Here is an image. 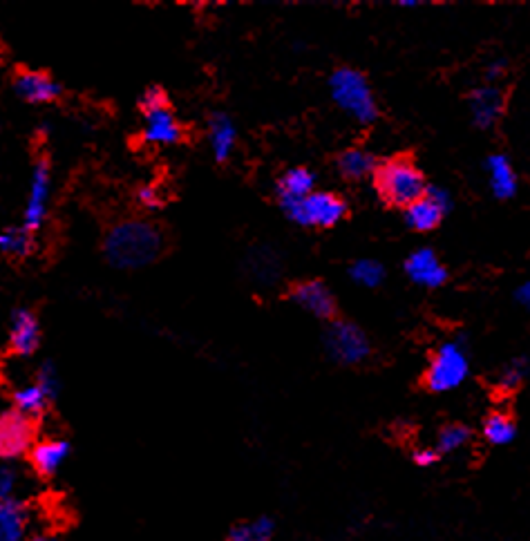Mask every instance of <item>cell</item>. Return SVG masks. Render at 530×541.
Segmentation results:
<instances>
[{"label":"cell","instance_id":"6da1fadb","mask_svg":"<svg viewBox=\"0 0 530 541\" xmlns=\"http://www.w3.org/2000/svg\"><path fill=\"white\" fill-rule=\"evenodd\" d=\"M164 233L146 220H126L112 226L103 237V255L110 267L135 271L153 264L164 253Z\"/></svg>","mask_w":530,"mask_h":541},{"label":"cell","instance_id":"7a4b0ae2","mask_svg":"<svg viewBox=\"0 0 530 541\" xmlns=\"http://www.w3.org/2000/svg\"><path fill=\"white\" fill-rule=\"evenodd\" d=\"M374 184L383 202L403 208L428 193L421 170L405 157H394L378 164L374 170Z\"/></svg>","mask_w":530,"mask_h":541},{"label":"cell","instance_id":"3957f363","mask_svg":"<svg viewBox=\"0 0 530 541\" xmlns=\"http://www.w3.org/2000/svg\"><path fill=\"white\" fill-rule=\"evenodd\" d=\"M329 88L331 99L336 101V106L345 110L347 115L354 117L358 123H372L376 119V99L363 72L354 68H340L331 74Z\"/></svg>","mask_w":530,"mask_h":541},{"label":"cell","instance_id":"277c9868","mask_svg":"<svg viewBox=\"0 0 530 541\" xmlns=\"http://www.w3.org/2000/svg\"><path fill=\"white\" fill-rule=\"evenodd\" d=\"M468 374L470 360L466 347L461 345V340H448V343L439 345V349L434 351L428 372H425V385L432 392L446 394L466 383Z\"/></svg>","mask_w":530,"mask_h":541},{"label":"cell","instance_id":"5b68a950","mask_svg":"<svg viewBox=\"0 0 530 541\" xmlns=\"http://www.w3.org/2000/svg\"><path fill=\"white\" fill-rule=\"evenodd\" d=\"M291 222L300 226H316V229H331L347 215V204L334 193L314 191L298 202L282 204Z\"/></svg>","mask_w":530,"mask_h":541},{"label":"cell","instance_id":"8992f818","mask_svg":"<svg viewBox=\"0 0 530 541\" xmlns=\"http://www.w3.org/2000/svg\"><path fill=\"white\" fill-rule=\"evenodd\" d=\"M325 347L340 365H358L369 356V340L354 322L334 320L325 331Z\"/></svg>","mask_w":530,"mask_h":541},{"label":"cell","instance_id":"52a82bcc","mask_svg":"<svg viewBox=\"0 0 530 541\" xmlns=\"http://www.w3.org/2000/svg\"><path fill=\"white\" fill-rule=\"evenodd\" d=\"M36 443V421L21 412H0V461H12L30 454Z\"/></svg>","mask_w":530,"mask_h":541},{"label":"cell","instance_id":"ba28073f","mask_svg":"<svg viewBox=\"0 0 530 541\" xmlns=\"http://www.w3.org/2000/svg\"><path fill=\"white\" fill-rule=\"evenodd\" d=\"M450 206L452 197L446 188L432 186L421 199H416L414 204L405 208V222H408L412 231L419 233L434 231L443 222V217L450 211Z\"/></svg>","mask_w":530,"mask_h":541},{"label":"cell","instance_id":"9c48e42d","mask_svg":"<svg viewBox=\"0 0 530 541\" xmlns=\"http://www.w3.org/2000/svg\"><path fill=\"white\" fill-rule=\"evenodd\" d=\"M50 188H52V166L50 159L41 157L34 164L32 170V182H30V195H27L25 213H23V229L25 231H39L45 215H47V204H50Z\"/></svg>","mask_w":530,"mask_h":541},{"label":"cell","instance_id":"30bf717a","mask_svg":"<svg viewBox=\"0 0 530 541\" xmlns=\"http://www.w3.org/2000/svg\"><path fill=\"white\" fill-rule=\"evenodd\" d=\"M14 90L23 101L34 103V106L59 101L63 94L59 81H54L50 74L41 70H27V68L16 72Z\"/></svg>","mask_w":530,"mask_h":541},{"label":"cell","instance_id":"8fae6325","mask_svg":"<svg viewBox=\"0 0 530 541\" xmlns=\"http://www.w3.org/2000/svg\"><path fill=\"white\" fill-rule=\"evenodd\" d=\"M41 345L39 318L30 309H16L9 325V349L16 356H32Z\"/></svg>","mask_w":530,"mask_h":541},{"label":"cell","instance_id":"7c38bea8","mask_svg":"<svg viewBox=\"0 0 530 541\" xmlns=\"http://www.w3.org/2000/svg\"><path fill=\"white\" fill-rule=\"evenodd\" d=\"M146 128H144V141L150 146H175L184 139V128L177 121L175 112L170 106L159 108L153 112H146Z\"/></svg>","mask_w":530,"mask_h":541},{"label":"cell","instance_id":"4fadbf2b","mask_svg":"<svg viewBox=\"0 0 530 541\" xmlns=\"http://www.w3.org/2000/svg\"><path fill=\"white\" fill-rule=\"evenodd\" d=\"M405 271H408L414 284H421L425 289H439L448 280L446 267H443L439 255L432 249L414 251L408 262H405Z\"/></svg>","mask_w":530,"mask_h":541},{"label":"cell","instance_id":"5bb4252c","mask_svg":"<svg viewBox=\"0 0 530 541\" xmlns=\"http://www.w3.org/2000/svg\"><path fill=\"white\" fill-rule=\"evenodd\" d=\"M291 298L296 305H300L305 311L314 313L316 318L323 320H331L336 313V302L334 296H331V291L327 289L325 282L320 280H307L300 282L293 287Z\"/></svg>","mask_w":530,"mask_h":541},{"label":"cell","instance_id":"9a60e30c","mask_svg":"<svg viewBox=\"0 0 530 541\" xmlns=\"http://www.w3.org/2000/svg\"><path fill=\"white\" fill-rule=\"evenodd\" d=\"M470 115L475 126L481 130H488L495 126L504 110V97H501L499 88L495 85H481L470 94Z\"/></svg>","mask_w":530,"mask_h":541},{"label":"cell","instance_id":"2e32d148","mask_svg":"<svg viewBox=\"0 0 530 541\" xmlns=\"http://www.w3.org/2000/svg\"><path fill=\"white\" fill-rule=\"evenodd\" d=\"M70 457V443L63 439H45L32 445L30 463L41 477H52Z\"/></svg>","mask_w":530,"mask_h":541},{"label":"cell","instance_id":"e0dca14e","mask_svg":"<svg viewBox=\"0 0 530 541\" xmlns=\"http://www.w3.org/2000/svg\"><path fill=\"white\" fill-rule=\"evenodd\" d=\"M486 173L490 191L497 199H510L517 193V173L510 159L504 155H492L486 159Z\"/></svg>","mask_w":530,"mask_h":541},{"label":"cell","instance_id":"ac0fdd59","mask_svg":"<svg viewBox=\"0 0 530 541\" xmlns=\"http://www.w3.org/2000/svg\"><path fill=\"white\" fill-rule=\"evenodd\" d=\"M208 141H211L213 157L217 161H226L231 157L235 141H238V128H235V123L231 121L229 115L215 112L211 121H208Z\"/></svg>","mask_w":530,"mask_h":541},{"label":"cell","instance_id":"d6986e66","mask_svg":"<svg viewBox=\"0 0 530 541\" xmlns=\"http://www.w3.org/2000/svg\"><path fill=\"white\" fill-rule=\"evenodd\" d=\"M316 177L307 168H291L285 175L280 177L278 182V199L282 204L298 202V199H305L307 195L314 193Z\"/></svg>","mask_w":530,"mask_h":541},{"label":"cell","instance_id":"ffe728a7","mask_svg":"<svg viewBox=\"0 0 530 541\" xmlns=\"http://www.w3.org/2000/svg\"><path fill=\"white\" fill-rule=\"evenodd\" d=\"M27 510L21 501H0V541H25Z\"/></svg>","mask_w":530,"mask_h":541},{"label":"cell","instance_id":"44dd1931","mask_svg":"<svg viewBox=\"0 0 530 541\" xmlns=\"http://www.w3.org/2000/svg\"><path fill=\"white\" fill-rule=\"evenodd\" d=\"M376 166H378L376 159L369 153H365V150H358V148L345 150V153L338 157L340 175L349 179V182H361V179L374 175Z\"/></svg>","mask_w":530,"mask_h":541},{"label":"cell","instance_id":"7402d4cb","mask_svg":"<svg viewBox=\"0 0 530 541\" xmlns=\"http://www.w3.org/2000/svg\"><path fill=\"white\" fill-rule=\"evenodd\" d=\"M0 253L16 260L30 258L34 253V233L25 231L23 226H9L0 233Z\"/></svg>","mask_w":530,"mask_h":541},{"label":"cell","instance_id":"603a6c76","mask_svg":"<svg viewBox=\"0 0 530 541\" xmlns=\"http://www.w3.org/2000/svg\"><path fill=\"white\" fill-rule=\"evenodd\" d=\"M47 405H50V396H47L36 383L25 385L14 392V410L27 416V419L34 421L39 419V416L47 410Z\"/></svg>","mask_w":530,"mask_h":541},{"label":"cell","instance_id":"cb8c5ba5","mask_svg":"<svg viewBox=\"0 0 530 541\" xmlns=\"http://www.w3.org/2000/svg\"><path fill=\"white\" fill-rule=\"evenodd\" d=\"M515 434H517L515 421L504 412L490 414L484 423V436L492 445H508L515 439Z\"/></svg>","mask_w":530,"mask_h":541},{"label":"cell","instance_id":"d4e9b609","mask_svg":"<svg viewBox=\"0 0 530 541\" xmlns=\"http://www.w3.org/2000/svg\"><path fill=\"white\" fill-rule=\"evenodd\" d=\"M273 533H276V526L267 517H258L251 521H244V524L235 526L231 530L229 541H271Z\"/></svg>","mask_w":530,"mask_h":541},{"label":"cell","instance_id":"484cf974","mask_svg":"<svg viewBox=\"0 0 530 541\" xmlns=\"http://www.w3.org/2000/svg\"><path fill=\"white\" fill-rule=\"evenodd\" d=\"M349 275L356 284H361L365 289H374L385 280V269L381 262L376 260H358L349 269Z\"/></svg>","mask_w":530,"mask_h":541},{"label":"cell","instance_id":"4316f807","mask_svg":"<svg viewBox=\"0 0 530 541\" xmlns=\"http://www.w3.org/2000/svg\"><path fill=\"white\" fill-rule=\"evenodd\" d=\"M530 372V363L528 358H513L510 363L501 369L497 376V385L499 389H504V392H513L519 385L526 381V376Z\"/></svg>","mask_w":530,"mask_h":541},{"label":"cell","instance_id":"83f0119b","mask_svg":"<svg viewBox=\"0 0 530 541\" xmlns=\"http://www.w3.org/2000/svg\"><path fill=\"white\" fill-rule=\"evenodd\" d=\"M249 269L253 273L255 280H260L264 284H271L276 280V275L280 273V262L276 260V255L271 251H258L255 253V258L249 260Z\"/></svg>","mask_w":530,"mask_h":541},{"label":"cell","instance_id":"f1b7e54d","mask_svg":"<svg viewBox=\"0 0 530 541\" xmlns=\"http://www.w3.org/2000/svg\"><path fill=\"white\" fill-rule=\"evenodd\" d=\"M468 439H470V432H468L466 425H459V423L446 425L439 434V450L441 452H457L468 443Z\"/></svg>","mask_w":530,"mask_h":541},{"label":"cell","instance_id":"f546056e","mask_svg":"<svg viewBox=\"0 0 530 541\" xmlns=\"http://www.w3.org/2000/svg\"><path fill=\"white\" fill-rule=\"evenodd\" d=\"M36 385H39L43 392L52 398L59 396L61 389V378H59V369H56L54 363H43V367L39 369V374H36Z\"/></svg>","mask_w":530,"mask_h":541},{"label":"cell","instance_id":"4dcf8cb0","mask_svg":"<svg viewBox=\"0 0 530 541\" xmlns=\"http://www.w3.org/2000/svg\"><path fill=\"white\" fill-rule=\"evenodd\" d=\"M166 106H168V94L159 88V85H150V88L141 94V99H139V108L144 115L146 112H153Z\"/></svg>","mask_w":530,"mask_h":541},{"label":"cell","instance_id":"1f68e13d","mask_svg":"<svg viewBox=\"0 0 530 541\" xmlns=\"http://www.w3.org/2000/svg\"><path fill=\"white\" fill-rule=\"evenodd\" d=\"M18 472L9 465H0V501L14 499V492L18 488Z\"/></svg>","mask_w":530,"mask_h":541},{"label":"cell","instance_id":"d6a6232c","mask_svg":"<svg viewBox=\"0 0 530 541\" xmlns=\"http://www.w3.org/2000/svg\"><path fill=\"white\" fill-rule=\"evenodd\" d=\"M137 202L141 208H148V211H157L162 208V195L155 186H141L137 193Z\"/></svg>","mask_w":530,"mask_h":541},{"label":"cell","instance_id":"836d02e7","mask_svg":"<svg viewBox=\"0 0 530 541\" xmlns=\"http://www.w3.org/2000/svg\"><path fill=\"white\" fill-rule=\"evenodd\" d=\"M414 461H416V465H421V468H430V465L439 461V452L437 450H416Z\"/></svg>","mask_w":530,"mask_h":541},{"label":"cell","instance_id":"e575fe53","mask_svg":"<svg viewBox=\"0 0 530 541\" xmlns=\"http://www.w3.org/2000/svg\"><path fill=\"white\" fill-rule=\"evenodd\" d=\"M515 300H517L519 305H522L524 309L530 311V280L524 282V284H519L517 291H515Z\"/></svg>","mask_w":530,"mask_h":541},{"label":"cell","instance_id":"d590c367","mask_svg":"<svg viewBox=\"0 0 530 541\" xmlns=\"http://www.w3.org/2000/svg\"><path fill=\"white\" fill-rule=\"evenodd\" d=\"M504 70H506V65H504V61H497V63H492V65H490V68L486 70V77H488V81H497V79L501 77V74H504Z\"/></svg>","mask_w":530,"mask_h":541},{"label":"cell","instance_id":"8d00e7d4","mask_svg":"<svg viewBox=\"0 0 530 541\" xmlns=\"http://www.w3.org/2000/svg\"><path fill=\"white\" fill-rule=\"evenodd\" d=\"M32 541H61V539L54 537V535H39V537H34Z\"/></svg>","mask_w":530,"mask_h":541},{"label":"cell","instance_id":"74e56055","mask_svg":"<svg viewBox=\"0 0 530 541\" xmlns=\"http://www.w3.org/2000/svg\"><path fill=\"white\" fill-rule=\"evenodd\" d=\"M401 5H403V7H416L419 3H416V0H403Z\"/></svg>","mask_w":530,"mask_h":541}]
</instances>
